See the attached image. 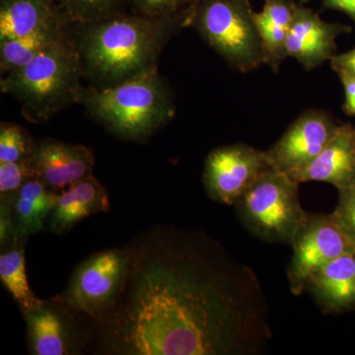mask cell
<instances>
[{"mask_svg": "<svg viewBox=\"0 0 355 355\" xmlns=\"http://www.w3.org/2000/svg\"><path fill=\"white\" fill-rule=\"evenodd\" d=\"M28 160L35 176L58 191L92 175L95 164L88 147L51 139L36 140Z\"/></svg>", "mask_w": 355, "mask_h": 355, "instance_id": "cell-12", "label": "cell"}, {"mask_svg": "<svg viewBox=\"0 0 355 355\" xmlns=\"http://www.w3.org/2000/svg\"><path fill=\"white\" fill-rule=\"evenodd\" d=\"M272 168L266 151L245 144H231L210 151L205 159L202 182L214 202L235 205Z\"/></svg>", "mask_w": 355, "mask_h": 355, "instance_id": "cell-9", "label": "cell"}, {"mask_svg": "<svg viewBox=\"0 0 355 355\" xmlns=\"http://www.w3.org/2000/svg\"><path fill=\"white\" fill-rule=\"evenodd\" d=\"M324 4L330 8L347 13L355 22V0H324Z\"/></svg>", "mask_w": 355, "mask_h": 355, "instance_id": "cell-29", "label": "cell"}, {"mask_svg": "<svg viewBox=\"0 0 355 355\" xmlns=\"http://www.w3.org/2000/svg\"><path fill=\"white\" fill-rule=\"evenodd\" d=\"M306 289L327 314L354 309L355 251L342 254L317 270Z\"/></svg>", "mask_w": 355, "mask_h": 355, "instance_id": "cell-16", "label": "cell"}, {"mask_svg": "<svg viewBox=\"0 0 355 355\" xmlns=\"http://www.w3.org/2000/svg\"><path fill=\"white\" fill-rule=\"evenodd\" d=\"M125 248L104 250L76 266L57 297L77 314L94 321L113 305L125 282Z\"/></svg>", "mask_w": 355, "mask_h": 355, "instance_id": "cell-7", "label": "cell"}, {"mask_svg": "<svg viewBox=\"0 0 355 355\" xmlns=\"http://www.w3.org/2000/svg\"><path fill=\"white\" fill-rule=\"evenodd\" d=\"M67 24L55 0H0V41Z\"/></svg>", "mask_w": 355, "mask_h": 355, "instance_id": "cell-17", "label": "cell"}, {"mask_svg": "<svg viewBox=\"0 0 355 355\" xmlns=\"http://www.w3.org/2000/svg\"><path fill=\"white\" fill-rule=\"evenodd\" d=\"M36 140L27 130L15 123L0 125V163L18 162L31 155Z\"/></svg>", "mask_w": 355, "mask_h": 355, "instance_id": "cell-23", "label": "cell"}, {"mask_svg": "<svg viewBox=\"0 0 355 355\" xmlns=\"http://www.w3.org/2000/svg\"><path fill=\"white\" fill-rule=\"evenodd\" d=\"M36 178L29 160L0 163V198L15 195L28 181Z\"/></svg>", "mask_w": 355, "mask_h": 355, "instance_id": "cell-25", "label": "cell"}, {"mask_svg": "<svg viewBox=\"0 0 355 355\" xmlns=\"http://www.w3.org/2000/svg\"><path fill=\"white\" fill-rule=\"evenodd\" d=\"M338 128L327 112L310 110L301 114L266 151L272 167L288 176L304 169L323 151Z\"/></svg>", "mask_w": 355, "mask_h": 355, "instance_id": "cell-11", "label": "cell"}, {"mask_svg": "<svg viewBox=\"0 0 355 355\" xmlns=\"http://www.w3.org/2000/svg\"><path fill=\"white\" fill-rule=\"evenodd\" d=\"M60 193L39 178H32L21 187L10 200L14 239L28 241L30 236L44 230Z\"/></svg>", "mask_w": 355, "mask_h": 355, "instance_id": "cell-18", "label": "cell"}, {"mask_svg": "<svg viewBox=\"0 0 355 355\" xmlns=\"http://www.w3.org/2000/svg\"><path fill=\"white\" fill-rule=\"evenodd\" d=\"M296 8L288 0H266L263 10L254 20L263 44L265 64L277 70L287 58L286 40Z\"/></svg>", "mask_w": 355, "mask_h": 355, "instance_id": "cell-19", "label": "cell"}, {"mask_svg": "<svg viewBox=\"0 0 355 355\" xmlns=\"http://www.w3.org/2000/svg\"><path fill=\"white\" fill-rule=\"evenodd\" d=\"M191 26L233 69L245 73L265 64L254 13L242 0H197Z\"/></svg>", "mask_w": 355, "mask_h": 355, "instance_id": "cell-5", "label": "cell"}, {"mask_svg": "<svg viewBox=\"0 0 355 355\" xmlns=\"http://www.w3.org/2000/svg\"><path fill=\"white\" fill-rule=\"evenodd\" d=\"M118 297L89 321L104 355L258 354L272 336L258 277L202 231L154 225L125 247Z\"/></svg>", "mask_w": 355, "mask_h": 355, "instance_id": "cell-1", "label": "cell"}, {"mask_svg": "<svg viewBox=\"0 0 355 355\" xmlns=\"http://www.w3.org/2000/svg\"><path fill=\"white\" fill-rule=\"evenodd\" d=\"M299 184L324 182L338 190L355 184V128L350 123L338 125L323 151L307 167L289 176Z\"/></svg>", "mask_w": 355, "mask_h": 355, "instance_id": "cell-14", "label": "cell"}, {"mask_svg": "<svg viewBox=\"0 0 355 355\" xmlns=\"http://www.w3.org/2000/svg\"><path fill=\"white\" fill-rule=\"evenodd\" d=\"M299 186L286 173L268 170L235 205L243 225L263 241L291 245L307 216Z\"/></svg>", "mask_w": 355, "mask_h": 355, "instance_id": "cell-6", "label": "cell"}, {"mask_svg": "<svg viewBox=\"0 0 355 355\" xmlns=\"http://www.w3.org/2000/svg\"><path fill=\"white\" fill-rule=\"evenodd\" d=\"M197 0H128L133 12L153 18L191 17Z\"/></svg>", "mask_w": 355, "mask_h": 355, "instance_id": "cell-24", "label": "cell"}, {"mask_svg": "<svg viewBox=\"0 0 355 355\" xmlns=\"http://www.w3.org/2000/svg\"><path fill=\"white\" fill-rule=\"evenodd\" d=\"M291 246L293 254L288 270L289 289L300 295L307 287L310 277L330 261L355 251V241L330 214H308L296 231Z\"/></svg>", "mask_w": 355, "mask_h": 355, "instance_id": "cell-8", "label": "cell"}, {"mask_svg": "<svg viewBox=\"0 0 355 355\" xmlns=\"http://www.w3.org/2000/svg\"><path fill=\"white\" fill-rule=\"evenodd\" d=\"M78 104L121 139L144 142L176 113L171 89L158 70L108 87L84 88Z\"/></svg>", "mask_w": 355, "mask_h": 355, "instance_id": "cell-3", "label": "cell"}, {"mask_svg": "<svg viewBox=\"0 0 355 355\" xmlns=\"http://www.w3.org/2000/svg\"><path fill=\"white\" fill-rule=\"evenodd\" d=\"M338 191V202L333 214L355 241V184Z\"/></svg>", "mask_w": 355, "mask_h": 355, "instance_id": "cell-26", "label": "cell"}, {"mask_svg": "<svg viewBox=\"0 0 355 355\" xmlns=\"http://www.w3.org/2000/svg\"><path fill=\"white\" fill-rule=\"evenodd\" d=\"M191 17L153 18L121 13L101 22L71 25L84 78L108 87L157 69L166 44Z\"/></svg>", "mask_w": 355, "mask_h": 355, "instance_id": "cell-2", "label": "cell"}, {"mask_svg": "<svg viewBox=\"0 0 355 355\" xmlns=\"http://www.w3.org/2000/svg\"><path fill=\"white\" fill-rule=\"evenodd\" d=\"M83 64L71 35L46 49L29 64L2 76L0 88L20 103L32 123H44L72 104L83 87Z\"/></svg>", "mask_w": 355, "mask_h": 355, "instance_id": "cell-4", "label": "cell"}, {"mask_svg": "<svg viewBox=\"0 0 355 355\" xmlns=\"http://www.w3.org/2000/svg\"><path fill=\"white\" fill-rule=\"evenodd\" d=\"M32 355H76L88 349L90 324L55 296L23 314Z\"/></svg>", "mask_w": 355, "mask_h": 355, "instance_id": "cell-10", "label": "cell"}, {"mask_svg": "<svg viewBox=\"0 0 355 355\" xmlns=\"http://www.w3.org/2000/svg\"><path fill=\"white\" fill-rule=\"evenodd\" d=\"M109 209L108 193L92 174L60 191L46 225L53 234H65L83 219Z\"/></svg>", "mask_w": 355, "mask_h": 355, "instance_id": "cell-15", "label": "cell"}, {"mask_svg": "<svg viewBox=\"0 0 355 355\" xmlns=\"http://www.w3.org/2000/svg\"><path fill=\"white\" fill-rule=\"evenodd\" d=\"M349 31L345 26L324 22L312 11L297 8L286 40V55L305 69L331 60L336 51V39Z\"/></svg>", "mask_w": 355, "mask_h": 355, "instance_id": "cell-13", "label": "cell"}, {"mask_svg": "<svg viewBox=\"0 0 355 355\" xmlns=\"http://www.w3.org/2000/svg\"><path fill=\"white\" fill-rule=\"evenodd\" d=\"M71 25L101 22L125 13L128 0H55Z\"/></svg>", "mask_w": 355, "mask_h": 355, "instance_id": "cell-22", "label": "cell"}, {"mask_svg": "<svg viewBox=\"0 0 355 355\" xmlns=\"http://www.w3.org/2000/svg\"><path fill=\"white\" fill-rule=\"evenodd\" d=\"M345 90L343 111L349 116H355V76L338 74Z\"/></svg>", "mask_w": 355, "mask_h": 355, "instance_id": "cell-28", "label": "cell"}, {"mask_svg": "<svg viewBox=\"0 0 355 355\" xmlns=\"http://www.w3.org/2000/svg\"><path fill=\"white\" fill-rule=\"evenodd\" d=\"M331 65L338 74L355 76V48L347 53L334 55Z\"/></svg>", "mask_w": 355, "mask_h": 355, "instance_id": "cell-27", "label": "cell"}, {"mask_svg": "<svg viewBox=\"0 0 355 355\" xmlns=\"http://www.w3.org/2000/svg\"><path fill=\"white\" fill-rule=\"evenodd\" d=\"M26 240L14 239L0 254V280L19 306L22 314L38 307L44 300L37 297L26 275Z\"/></svg>", "mask_w": 355, "mask_h": 355, "instance_id": "cell-21", "label": "cell"}, {"mask_svg": "<svg viewBox=\"0 0 355 355\" xmlns=\"http://www.w3.org/2000/svg\"><path fill=\"white\" fill-rule=\"evenodd\" d=\"M69 24L42 30L19 38L0 41V70L2 76L21 69L46 49L69 36Z\"/></svg>", "mask_w": 355, "mask_h": 355, "instance_id": "cell-20", "label": "cell"}]
</instances>
